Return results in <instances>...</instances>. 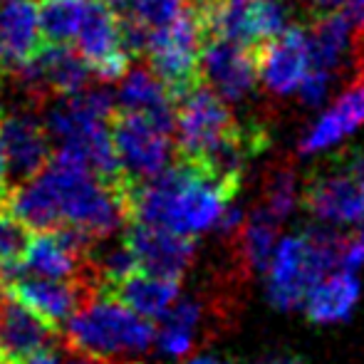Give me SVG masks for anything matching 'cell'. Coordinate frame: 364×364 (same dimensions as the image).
<instances>
[{"label":"cell","instance_id":"1","mask_svg":"<svg viewBox=\"0 0 364 364\" xmlns=\"http://www.w3.org/2000/svg\"><path fill=\"white\" fill-rule=\"evenodd\" d=\"M129 188L112 186L82 161L55 151L35 176L10 186L3 206L25 228H73L92 240L112 238L129 220Z\"/></svg>","mask_w":364,"mask_h":364},{"label":"cell","instance_id":"2","mask_svg":"<svg viewBox=\"0 0 364 364\" xmlns=\"http://www.w3.org/2000/svg\"><path fill=\"white\" fill-rule=\"evenodd\" d=\"M235 191L238 186L211 176L196 164H168L154 178L129 186V220L198 238L216 228L223 208L235 198Z\"/></svg>","mask_w":364,"mask_h":364},{"label":"cell","instance_id":"3","mask_svg":"<svg viewBox=\"0 0 364 364\" xmlns=\"http://www.w3.org/2000/svg\"><path fill=\"white\" fill-rule=\"evenodd\" d=\"M114 95L105 87H85L82 92L50 97L43 112V127L55 151L82 161L95 176L112 186H124L114 144H112L109 122L114 114Z\"/></svg>","mask_w":364,"mask_h":364},{"label":"cell","instance_id":"4","mask_svg":"<svg viewBox=\"0 0 364 364\" xmlns=\"http://www.w3.org/2000/svg\"><path fill=\"white\" fill-rule=\"evenodd\" d=\"M63 330L73 352L109 364H139L156 335L151 320L136 315L105 290L87 297Z\"/></svg>","mask_w":364,"mask_h":364},{"label":"cell","instance_id":"5","mask_svg":"<svg viewBox=\"0 0 364 364\" xmlns=\"http://www.w3.org/2000/svg\"><path fill=\"white\" fill-rule=\"evenodd\" d=\"M342 238L330 228H307L278 238L263 270L270 305L280 312L300 310L312 285L337 270Z\"/></svg>","mask_w":364,"mask_h":364},{"label":"cell","instance_id":"6","mask_svg":"<svg viewBox=\"0 0 364 364\" xmlns=\"http://www.w3.org/2000/svg\"><path fill=\"white\" fill-rule=\"evenodd\" d=\"M203 40L206 35L191 0L171 20L149 28L144 45L149 68L166 85L173 100L201 82L198 63H201Z\"/></svg>","mask_w":364,"mask_h":364},{"label":"cell","instance_id":"7","mask_svg":"<svg viewBox=\"0 0 364 364\" xmlns=\"http://www.w3.org/2000/svg\"><path fill=\"white\" fill-rule=\"evenodd\" d=\"M112 144L127 186L154 178L171 164V129L141 112H117L109 122Z\"/></svg>","mask_w":364,"mask_h":364},{"label":"cell","instance_id":"8","mask_svg":"<svg viewBox=\"0 0 364 364\" xmlns=\"http://www.w3.org/2000/svg\"><path fill=\"white\" fill-rule=\"evenodd\" d=\"M73 43L100 82H117L132 63L122 40V15L107 0H87Z\"/></svg>","mask_w":364,"mask_h":364},{"label":"cell","instance_id":"9","mask_svg":"<svg viewBox=\"0 0 364 364\" xmlns=\"http://www.w3.org/2000/svg\"><path fill=\"white\" fill-rule=\"evenodd\" d=\"M297 198L307 208V213H312L325 225L347 228L364 220V191L347 161H342L340 166L312 171Z\"/></svg>","mask_w":364,"mask_h":364},{"label":"cell","instance_id":"10","mask_svg":"<svg viewBox=\"0 0 364 364\" xmlns=\"http://www.w3.org/2000/svg\"><path fill=\"white\" fill-rule=\"evenodd\" d=\"M124 228L122 240L132 250L141 273L181 280V275L191 268L196 255V238L136 220H127Z\"/></svg>","mask_w":364,"mask_h":364},{"label":"cell","instance_id":"11","mask_svg":"<svg viewBox=\"0 0 364 364\" xmlns=\"http://www.w3.org/2000/svg\"><path fill=\"white\" fill-rule=\"evenodd\" d=\"M0 144L8 161L10 186L35 176L53 156V144L43 119L28 107L0 112Z\"/></svg>","mask_w":364,"mask_h":364},{"label":"cell","instance_id":"12","mask_svg":"<svg viewBox=\"0 0 364 364\" xmlns=\"http://www.w3.org/2000/svg\"><path fill=\"white\" fill-rule=\"evenodd\" d=\"M201 77L223 102H240L253 92L258 80L255 48L230 40L206 38L201 48Z\"/></svg>","mask_w":364,"mask_h":364},{"label":"cell","instance_id":"13","mask_svg":"<svg viewBox=\"0 0 364 364\" xmlns=\"http://www.w3.org/2000/svg\"><path fill=\"white\" fill-rule=\"evenodd\" d=\"M97 290L100 288H92V285L80 283V280L40 278V275L23 273V270L5 283V292L10 297L23 302L25 307L38 312L40 317L53 322L55 327H63L77 307L90 295H95Z\"/></svg>","mask_w":364,"mask_h":364},{"label":"cell","instance_id":"14","mask_svg":"<svg viewBox=\"0 0 364 364\" xmlns=\"http://www.w3.org/2000/svg\"><path fill=\"white\" fill-rule=\"evenodd\" d=\"M258 77L273 95H292L310 70L307 33L300 25H288L278 38L265 40L255 48Z\"/></svg>","mask_w":364,"mask_h":364},{"label":"cell","instance_id":"15","mask_svg":"<svg viewBox=\"0 0 364 364\" xmlns=\"http://www.w3.org/2000/svg\"><path fill=\"white\" fill-rule=\"evenodd\" d=\"M60 340V327L40 317L5 292L0 302V360L13 364L20 357L50 347Z\"/></svg>","mask_w":364,"mask_h":364},{"label":"cell","instance_id":"16","mask_svg":"<svg viewBox=\"0 0 364 364\" xmlns=\"http://www.w3.org/2000/svg\"><path fill=\"white\" fill-rule=\"evenodd\" d=\"M43 43L38 0H0V75L30 60Z\"/></svg>","mask_w":364,"mask_h":364},{"label":"cell","instance_id":"17","mask_svg":"<svg viewBox=\"0 0 364 364\" xmlns=\"http://www.w3.org/2000/svg\"><path fill=\"white\" fill-rule=\"evenodd\" d=\"M364 124V80L355 82L342 97L332 102V107L305 132L297 151L302 156L327 151Z\"/></svg>","mask_w":364,"mask_h":364},{"label":"cell","instance_id":"18","mask_svg":"<svg viewBox=\"0 0 364 364\" xmlns=\"http://www.w3.org/2000/svg\"><path fill=\"white\" fill-rule=\"evenodd\" d=\"M117 82V109L141 112L173 132V97L151 68H127Z\"/></svg>","mask_w":364,"mask_h":364},{"label":"cell","instance_id":"19","mask_svg":"<svg viewBox=\"0 0 364 364\" xmlns=\"http://www.w3.org/2000/svg\"><path fill=\"white\" fill-rule=\"evenodd\" d=\"M357 302H360L357 273L337 268L312 285L300 310H305L307 320L315 325H337L350 320Z\"/></svg>","mask_w":364,"mask_h":364},{"label":"cell","instance_id":"20","mask_svg":"<svg viewBox=\"0 0 364 364\" xmlns=\"http://www.w3.org/2000/svg\"><path fill=\"white\" fill-rule=\"evenodd\" d=\"M109 292L112 297H117L119 302H124L129 310H134L136 315L146 317L151 322H159L168 312V307L178 300L181 295V285L178 280L171 278H159V275H149L141 270H134L132 275H127L124 280L102 288Z\"/></svg>","mask_w":364,"mask_h":364},{"label":"cell","instance_id":"21","mask_svg":"<svg viewBox=\"0 0 364 364\" xmlns=\"http://www.w3.org/2000/svg\"><path fill=\"white\" fill-rule=\"evenodd\" d=\"M355 30L350 20L342 13L317 15L315 25L307 33V48H310V70H320L335 77L342 70L345 60L350 58L355 45Z\"/></svg>","mask_w":364,"mask_h":364},{"label":"cell","instance_id":"22","mask_svg":"<svg viewBox=\"0 0 364 364\" xmlns=\"http://www.w3.org/2000/svg\"><path fill=\"white\" fill-rule=\"evenodd\" d=\"M201 302L178 295V300L159 320L156 335H154V345H156L159 355L166 357V360H183L193 350L198 327H201Z\"/></svg>","mask_w":364,"mask_h":364},{"label":"cell","instance_id":"23","mask_svg":"<svg viewBox=\"0 0 364 364\" xmlns=\"http://www.w3.org/2000/svg\"><path fill=\"white\" fill-rule=\"evenodd\" d=\"M278 220L260 206H255V211L243 220V225H240V253H243L245 268L258 275L263 273L270 253L278 243Z\"/></svg>","mask_w":364,"mask_h":364},{"label":"cell","instance_id":"24","mask_svg":"<svg viewBox=\"0 0 364 364\" xmlns=\"http://www.w3.org/2000/svg\"><path fill=\"white\" fill-rule=\"evenodd\" d=\"M87 0H38V20L43 40L70 45L85 18Z\"/></svg>","mask_w":364,"mask_h":364},{"label":"cell","instance_id":"25","mask_svg":"<svg viewBox=\"0 0 364 364\" xmlns=\"http://www.w3.org/2000/svg\"><path fill=\"white\" fill-rule=\"evenodd\" d=\"M30 233L33 230L25 228L5 206H0V275H3L5 283L23 270L20 260H23Z\"/></svg>","mask_w":364,"mask_h":364},{"label":"cell","instance_id":"26","mask_svg":"<svg viewBox=\"0 0 364 364\" xmlns=\"http://www.w3.org/2000/svg\"><path fill=\"white\" fill-rule=\"evenodd\" d=\"M297 196H300V193H297L295 171H292V168H278V171H273V176L268 178L265 196L258 206L265 208L278 223H283L292 213V208H295Z\"/></svg>","mask_w":364,"mask_h":364},{"label":"cell","instance_id":"27","mask_svg":"<svg viewBox=\"0 0 364 364\" xmlns=\"http://www.w3.org/2000/svg\"><path fill=\"white\" fill-rule=\"evenodd\" d=\"M114 10H124L129 18L139 20L146 28H156V25L171 20L188 0H107Z\"/></svg>","mask_w":364,"mask_h":364},{"label":"cell","instance_id":"28","mask_svg":"<svg viewBox=\"0 0 364 364\" xmlns=\"http://www.w3.org/2000/svg\"><path fill=\"white\" fill-rule=\"evenodd\" d=\"M332 87V77L320 70H307V75L302 77L300 87H297V95H300L302 105L307 107H317L325 102V97L330 95Z\"/></svg>","mask_w":364,"mask_h":364},{"label":"cell","instance_id":"29","mask_svg":"<svg viewBox=\"0 0 364 364\" xmlns=\"http://www.w3.org/2000/svg\"><path fill=\"white\" fill-rule=\"evenodd\" d=\"M340 270H350L357 273L360 268H364V220L357 225V230H352L350 235L342 238V250H340Z\"/></svg>","mask_w":364,"mask_h":364},{"label":"cell","instance_id":"30","mask_svg":"<svg viewBox=\"0 0 364 364\" xmlns=\"http://www.w3.org/2000/svg\"><path fill=\"white\" fill-rule=\"evenodd\" d=\"M13 364H65V357L58 347L50 345V347H43V350H38V352H30V355L20 357V360H15Z\"/></svg>","mask_w":364,"mask_h":364},{"label":"cell","instance_id":"31","mask_svg":"<svg viewBox=\"0 0 364 364\" xmlns=\"http://www.w3.org/2000/svg\"><path fill=\"white\" fill-rule=\"evenodd\" d=\"M342 15L350 20L357 38L364 40V0H350V3L345 5V10H342Z\"/></svg>","mask_w":364,"mask_h":364},{"label":"cell","instance_id":"32","mask_svg":"<svg viewBox=\"0 0 364 364\" xmlns=\"http://www.w3.org/2000/svg\"><path fill=\"white\" fill-rule=\"evenodd\" d=\"M307 3H310L312 13L317 18V15H327V13H342L350 0H307Z\"/></svg>","mask_w":364,"mask_h":364},{"label":"cell","instance_id":"33","mask_svg":"<svg viewBox=\"0 0 364 364\" xmlns=\"http://www.w3.org/2000/svg\"><path fill=\"white\" fill-rule=\"evenodd\" d=\"M10 191V178H8V161H5V151L3 144H0V206H3L5 196Z\"/></svg>","mask_w":364,"mask_h":364},{"label":"cell","instance_id":"34","mask_svg":"<svg viewBox=\"0 0 364 364\" xmlns=\"http://www.w3.org/2000/svg\"><path fill=\"white\" fill-rule=\"evenodd\" d=\"M345 161L355 171V176L360 178V186L364 191V154H350V156H345Z\"/></svg>","mask_w":364,"mask_h":364},{"label":"cell","instance_id":"35","mask_svg":"<svg viewBox=\"0 0 364 364\" xmlns=\"http://www.w3.org/2000/svg\"><path fill=\"white\" fill-rule=\"evenodd\" d=\"M255 364H305V360H302V357H295V355H288V352H280V355L265 357V360H260Z\"/></svg>","mask_w":364,"mask_h":364},{"label":"cell","instance_id":"36","mask_svg":"<svg viewBox=\"0 0 364 364\" xmlns=\"http://www.w3.org/2000/svg\"><path fill=\"white\" fill-rule=\"evenodd\" d=\"M186 364H233V362L223 360V357H218V355H196V357H191Z\"/></svg>","mask_w":364,"mask_h":364},{"label":"cell","instance_id":"37","mask_svg":"<svg viewBox=\"0 0 364 364\" xmlns=\"http://www.w3.org/2000/svg\"><path fill=\"white\" fill-rule=\"evenodd\" d=\"M65 364H109V362H100V360H92V357H85V355H77V352H73V355L65 357Z\"/></svg>","mask_w":364,"mask_h":364},{"label":"cell","instance_id":"38","mask_svg":"<svg viewBox=\"0 0 364 364\" xmlns=\"http://www.w3.org/2000/svg\"><path fill=\"white\" fill-rule=\"evenodd\" d=\"M3 297H5V280H3V275H0V302H3Z\"/></svg>","mask_w":364,"mask_h":364}]
</instances>
